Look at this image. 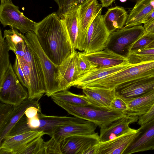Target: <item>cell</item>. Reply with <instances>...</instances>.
Returning <instances> with one entry per match:
<instances>
[{
	"label": "cell",
	"instance_id": "cell-1",
	"mask_svg": "<svg viewBox=\"0 0 154 154\" xmlns=\"http://www.w3.org/2000/svg\"><path fill=\"white\" fill-rule=\"evenodd\" d=\"M34 32L45 53L57 66L75 51L57 12L52 13L37 23Z\"/></svg>",
	"mask_w": 154,
	"mask_h": 154
},
{
	"label": "cell",
	"instance_id": "cell-2",
	"mask_svg": "<svg viewBox=\"0 0 154 154\" xmlns=\"http://www.w3.org/2000/svg\"><path fill=\"white\" fill-rule=\"evenodd\" d=\"M53 101L69 114L75 117L92 122L100 128L127 116L120 112L107 108L88 106H78L56 100Z\"/></svg>",
	"mask_w": 154,
	"mask_h": 154
},
{
	"label": "cell",
	"instance_id": "cell-3",
	"mask_svg": "<svg viewBox=\"0 0 154 154\" xmlns=\"http://www.w3.org/2000/svg\"><path fill=\"white\" fill-rule=\"evenodd\" d=\"M154 60L136 63L94 82V86L115 89L125 83L154 75Z\"/></svg>",
	"mask_w": 154,
	"mask_h": 154
},
{
	"label": "cell",
	"instance_id": "cell-4",
	"mask_svg": "<svg viewBox=\"0 0 154 154\" xmlns=\"http://www.w3.org/2000/svg\"><path fill=\"white\" fill-rule=\"evenodd\" d=\"M25 42L38 58L44 74L46 92L51 97L59 91L58 84V66L53 63L41 48L35 33L32 32L24 35Z\"/></svg>",
	"mask_w": 154,
	"mask_h": 154
},
{
	"label": "cell",
	"instance_id": "cell-5",
	"mask_svg": "<svg viewBox=\"0 0 154 154\" xmlns=\"http://www.w3.org/2000/svg\"><path fill=\"white\" fill-rule=\"evenodd\" d=\"M87 121L75 117L48 116L41 112L32 118H27L23 123L22 127L25 132L31 130L42 131L45 134L51 137L56 130L60 126Z\"/></svg>",
	"mask_w": 154,
	"mask_h": 154
},
{
	"label": "cell",
	"instance_id": "cell-6",
	"mask_svg": "<svg viewBox=\"0 0 154 154\" xmlns=\"http://www.w3.org/2000/svg\"><path fill=\"white\" fill-rule=\"evenodd\" d=\"M11 64L0 79V100L17 106L28 98V92L20 83Z\"/></svg>",
	"mask_w": 154,
	"mask_h": 154
},
{
	"label": "cell",
	"instance_id": "cell-7",
	"mask_svg": "<svg viewBox=\"0 0 154 154\" xmlns=\"http://www.w3.org/2000/svg\"><path fill=\"white\" fill-rule=\"evenodd\" d=\"M0 21L4 27L9 26L23 34L34 32L37 23L26 17L11 1L1 2Z\"/></svg>",
	"mask_w": 154,
	"mask_h": 154
},
{
	"label": "cell",
	"instance_id": "cell-8",
	"mask_svg": "<svg viewBox=\"0 0 154 154\" xmlns=\"http://www.w3.org/2000/svg\"><path fill=\"white\" fill-rule=\"evenodd\" d=\"M101 12L94 18L86 35L83 50L85 53L99 51L107 47L111 33L104 23Z\"/></svg>",
	"mask_w": 154,
	"mask_h": 154
},
{
	"label": "cell",
	"instance_id": "cell-9",
	"mask_svg": "<svg viewBox=\"0 0 154 154\" xmlns=\"http://www.w3.org/2000/svg\"><path fill=\"white\" fill-rule=\"evenodd\" d=\"M144 31L143 26L141 25L128 28L123 27L111 34L107 47L126 57L127 47L142 37Z\"/></svg>",
	"mask_w": 154,
	"mask_h": 154
},
{
	"label": "cell",
	"instance_id": "cell-10",
	"mask_svg": "<svg viewBox=\"0 0 154 154\" xmlns=\"http://www.w3.org/2000/svg\"><path fill=\"white\" fill-rule=\"evenodd\" d=\"M102 8L97 0L86 1L79 6L76 49L83 51L85 39L88 29L95 17L102 12Z\"/></svg>",
	"mask_w": 154,
	"mask_h": 154
},
{
	"label": "cell",
	"instance_id": "cell-11",
	"mask_svg": "<svg viewBox=\"0 0 154 154\" xmlns=\"http://www.w3.org/2000/svg\"><path fill=\"white\" fill-rule=\"evenodd\" d=\"M45 134L42 131L31 130L6 137L0 143V154H21L32 142Z\"/></svg>",
	"mask_w": 154,
	"mask_h": 154
},
{
	"label": "cell",
	"instance_id": "cell-12",
	"mask_svg": "<svg viewBox=\"0 0 154 154\" xmlns=\"http://www.w3.org/2000/svg\"><path fill=\"white\" fill-rule=\"evenodd\" d=\"M100 142L98 133L72 135L61 142L62 154H84L85 151Z\"/></svg>",
	"mask_w": 154,
	"mask_h": 154
},
{
	"label": "cell",
	"instance_id": "cell-13",
	"mask_svg": "<svg viewBox=\"0 0 154 154\" xmlns=\"http://www.w3.org/2000/svg\"><path fill=\"white\" fill-rule=\"evenodd\" d=\"M154 150V118L141 125L136 137L123 154Z\"/></svg>",
	"mask_w": 154,
	"mask_h": 154
},
{
	"label": "cell",
	"instance_id": "cell-14",
	"mask_svg": "<svg viewBox=\"0 0 154 154\" xmlns=\"http://www.w3.org/2000/svg\"><path fill=\"white\" fill-rule=\"evenodd\" d=\"M154 89V75L133 81L117 87L116 94L124 99L134 97Z\"/></svg>",
	"mask_w": 154,
	"mask_h": 154
},
{
	"label": "cell",
	"instance_id": "cell-15",
	"mask_svg": "<svg viewBox=\"0 0 154 154\" xmlns=\"http://www.w3.org/2000/svg\"><path fill=\"white\" fill-rule=\"evenodd\" d=\"M78 52L75 51L58 66L59 91L67 90L79 77L76 65Z\"/></svg>",
	"mask_w": 154,
	"mask_h": 154
},
{
	"label": "cell",
	"instance_id": "cell-16",
	"mask_svg": "<svg viewBox=\"0 0 154 154\" xmlns=\"http://www.w3.org/2000/svg\"><path fill=\"white\" fill-rule=\"evenodd\" d=\"M138 117L127 116L100 128V142L107 141L126 133L136 131V129L130 128L129 125L131 123L137 122Z\"/></svg>",
	"mask_w": 154,
	"mask_h": 154
},
{
	"label": "cell",
	"instance_id": "cell-17",
	"mask_svg": "<svg viewBox=\"0 0 154 154\" xmlns=\"http://www.w3.org/2000/svg\"><path fill=\"white\" fill-rule=\"evenodd\" d=\"M82 53L94 67H113L128 60L126 57L119 54L107 47L102 50L91 53Z\"/></svg>",
	"mask_w": 154,
	"mask_h": 154
},
{
	"label": "cell",
	"instance_id": "cell-18",
	"mask_svg": "<svg viewBox=\"0 0 154 154\" xmlns=\"http://www.w3.org/2000/svg\"><path fill=\"white\" fill-rule=\"evenodd\" d=\"M138 131V129L110 140L99 142L97 145L95 154H123L137 136Z\"/></svg>",
	"mask_w": 154,
	"mask_h": 154
},
{
	"label": "cell",
	"instance_id": "cell-19",
	"mask_svg": "<svg viewBox=\"0 0 154 154\" xmlns=\"http://www.w3.org/2000/svg\"><path fill=\"white\" fill-rule=\"evenodd\" d=\"M135 64L131 63L127 60L119 65L110 67H93L78 78L72 84V87L81 89L92 82Z\"/></svg>",
	"mask_w": 154,
	"mask_h": 154
},
{
	"label": "cell",
	"instance_id": "cell-20",
	"mask_svg": "<svg viewBox=\"0 0 154 154\" xmlns=\"http://www.w3.org/2000/svg\"><path fill=\"white\" fill-rule=\"evenodd\" d=\"M97 125L90 121L82 123L69 124L59 127L51 137L60 144L69 136L77 135H88L95 132Z\"/></svg>",
	"mask_w": 154,
	"mask_h": 154
},
{
	"label": "cell",
	"instance_id": "cell-21",
	"mask_svg": "<svg viewBox=\"0 0 154 154\" xmlns=\"http://www.w3.org/2000/svg\"><path fill=\"white\" fill-rule=\"evenodd\" d=\"M81 89L89 101L100 108L109 109L111 103L116 95L115 89L94 86H85Z\"/></svg>",
	"mask_w": 154,
	"mask_h": 154
},
{
	"label": "cell",
	"instance_id": "cell-22",
	"mask_svg": "<svg viewBox=\"0 0 154 154\" xmlns=\"http://www.w3.org/2000/svg\"><path fill=\"white\" fill-rule=\"evenodd\" d=\"M124 99L128 107L127 115L140 116L147 112L154 104V89L140 96Z\"/></svg>",
	"mask_w": 154,
	"mask_h": 154
},
{
	"label": "cell",
	"instance_id": "cell-23",
	"mask_svg": "<svg viewBox=\"0 0 154 154\" xmlns=\"http://www.w3.org/2000/svg\"><path fill=\"white\" fill-rule=\"evenodd\" d=\"M79 6L57 13L60 17L71 46L76 49L78 32V14Z\"/></svg>",
	"mask_w": 154,
	"mask_h": 154
},
{
	"label": "cell",
	"instance_id": "cell-24",
	"mask_svg": "<svg viewBox=\"0 0 154 154\" xmlns=\"http://www.w3.org/2000/svg\"><path fill=\"white\" fill-rule=\"evenodd\" d=\"M154 11V0H137L124 27L128 28L144 24Z\"/></svg>",
	"mask_w": 154,
	"mask_h": 154
},
{
	"label": "cell",
	"instance_id": "cell-25",
	"mask_svg": "<svg viewBox=\"0 0 154 154\" xmlns=\"http://www.w3.org/2000/svg\"><path fill=\"white\" fill-rule=\"evenodd\" d=\"M128 17L127 13L124 8L116 6L108 9L103 15V20L111 34L124 27Z\"/></svg>",
	"mask_w": 154,
	"mask_h": 154
},
{
	"label": "cell",
	"instance_id": "cell-26",
	"mask_svg": "<svg viewBox=\"0 0 154 154\" xmlns=\"http://www.w3.org/2000/svg\"><path fill=\"white\" fill-rule=\"evenodd\" d=\"M34 106L41 109L38 100H31L28 98L19 105L16 106L9 120L0 132V143L8 135L11 129L20 118L25 114L26 109Z\"/></svg>",
	"mask_w": 154,
	"mask_h": 154
},
{
	"label": "cell",
	"instance_id": "cell-27",
	"mask_svg": "<svg viewBox=\"0 0 154 154\" xmlns=\"http://www.w3.org/2000/svg\"><path fill=\"white\" fill-rule=\"evenodd\" d=\"M51 97L52 100H56L74 105L97 107L89 101L85 95L74 94L67 90L58 92L52 95Z\"/></svg>",
	"mask_w": 154,
	"mask_h": 154
},
{
	"label": "cell",
	"instance_id": "cell-28",
	"mask_svg": "<svg viewBox=\"0 0 154 154\" xmlns=\"http://www.w3.org/2000/svg\"><path fill=\"white\" fill-rule=\"evenodd\" d=\"M126 57L133 64L154 60V48L139 49L128 52Z\"/></svg>",
	"mask_w": 154,
	"mask_h": 154
},
{
	"label": "cell",
	"instance_id": "cell-29",
	"mask_svg": "<svg viewBox=\"0 0 154 154\" xmlns=\"http://www.w3.org/2000/svg\"><path fill=\"white\" fill-rule=\"evenodd\" d=\"M9 46L0 32V79L4 75L11 64L10 60Z\"/></svg>",
	"mask_w": 154,
	"mask_h": 154
},
{
	"label": "cell",
	"instance_id": "cell-30",
	"mask_svg": "<svg viewBox=\"0 0 154 154\" xmlns=\"http://www.w3.org/2000/svg\"><path fill=\"white\" fill-rule=\"evenodd\" d=\"M24 35L18 30L13 28L4 31L3 37L6 40L10 50L14 52L18 45L25 41Z\"/></svg>",
	"mask_w": 154,
	"mask_h": 154
},
{
	"label": "cell",
	"instance_id": "cell-31",
	"mask_svg": "<svg viewBox=\"0 0 154 154\" xmlns=\"http://www.w3.org/2000/svg\"><path fill=\"white\" fill-rule=\"evenodd\" d=\"M16 106L12 104L3 103L0 105V132L9 120Z\"/></svg>",
	"mask_w": 154,
	"mask_h": 154
},
{
	"label": "cell",
	"instance_id": "cell-32",
	"mask_svg": "<svg viewBox=\"0 0 154 154\" xmlns=\"http://www.w3.org/2000/svg\"><path fill=\"white\" fill-rule=\"evenodd\" d=\"M45 142L42 136L39 137L32 142L21 154H44Z\"/></svg>",
	"mask_w": 154,
	"mask_h": 154
},
{
	"label": "cell",
	"instance_id": "cell-33",
	"mask_svg": "<svg viewBox=\"0 0 154 154\" xmlns=\"http://www.w3.org/2000/svg\"><path fill=\"white\" fill-rule=\"evenodd\" d=\"M76 65L79 77L93 67L89 61L81 52H77Z\"/></svg>",
	"mask_w": 154,
	"mask_h": 154
},
{
	"label": "cell",
	"instance_id": "cell-34",
	"mask_svg": "<svg viewBox=\"0 0 154 154\" xmlns=\"http://www.w3.org/2000/svg\"><path fill=\"white\" fill-rule=\"evenodd\" d=\"M109 108L111 110L120 112L127 115L128 107L125 100L123 98L116 94Z\"/></svg>",
	"mask_w": 154,
	"mask_h": 154
},
{
	"label": "cell",
	"instance_id": "cell-35",
	"mask_svg": "<svg viewBox=\"0 0 154 154\" xmlns=\"http://www.w3.org/2000/svg\"><path fill=\"white\" fill-rule=\"evenodd\" d=\"M153 40L152 38L146 36L140 38L130 45L127 47L126 49L127 54L128 52L131 51L145 48Z\"/></svg>",
	"mask_w": 154,
	"mask_h": 154
},
{
	"label": "cell",
	"instance_id": "cell-36",
	"mask_svg": "<svg viewBox=\"0 0 154 154\" xmlns=\"http://www.w3.org/2000/svg\"><path fill=\"white\" fill-rule=\"evenodd\" d=\"M44 154H62L61 150V144L52 137L45 142Z\"/></svg>",
	"mask_w": 154,
	"mask_h": 154
},
{
	"label": "cell",
	"instance_id": "cell-37",
	"mask_svg": "<svg viewBox=\"0 0 154 154\" xmlns=\"http://www.w3.org/2000/svg\"><path fill=\"white\" fill-rule=\"evenodd\" d=\"M13 68L17 78L22 85L26 88L27 84L19 60L16 57Z\"/></svg>",
	"mask_w": 154,
	"mask_h": 154
},
{
	"label": "cell",
	"instance_id": "cell-38",
	"mask_svg": "<svg viewBox=\"0 0 154 154\" xmlns=\"http://www.w3.org/2000/svg\"><path fill=\"white\" fill-rule=\"evenodd\" d=\"M154 118V104L145 114L138 117L137 124L140 126Z\"/></svg>",
	"mask_w": 154,
	"mask_h": 154
},
{
	"label": "cell",
	"instance_id": "cell-39",
	"mask_svg": "<svg viewBox=\"0 0 154 154\" xmlns=\"http://www.w3.org/2000/svg\"><path fill=\"white\" fill-rule=\"evenodd\" d=\"M57 4L58 10L57 13L62 12L66 10L74 0H53Z\"/></svg>",
	"mask_w": 154,
	"mask_h": 154
},
{
	"label": "cell",
	"instance_id": "cell-40",
	"mask_svg": "<svg viewBox=\"0 0 154 154\" xmlns=\"http://www.w3.org/2000/svg\"><path fill=\"white\" fill-rule=\"evenodd\" d=\"M143 27L145 31L142 37L146 36L154 40V21L149 23L144 24Z\"/></svg>",
	"mask_w": 154,
	"mask_h": 154
},
{
	"label": "cell",
	"instance_id": "cell-41",
	"mask_svg": "<svg viewBox=\"0 0 154 154\" xmlns=\"http://www.w3.org/2000/svg\"><path fill=\"white\" fill-rule=\"evenodd\" d=\"M41 112V109L34 106H30L26 110L25 115L28 119L34 117L37 115L39 112Z\"/></svg>",
	"mask_w": 154,
	"mask_h": 154
},
{
	"label": "cell",
	"instance_id": "cell-42",
	"mask_svg": "<svg viewBox=\"0 0 154 154\" xmlns=\"http://www.w3.org/2000/svg\"><path fill=\"white\" fill-rule=\"evenodd\" d=\"M89 0H75L73 3L71 5L67 10L76 6H79L86 1Z\"/></svg>",
	"mask_w": 154,
	"mask_h": 154
},
{
	"label": "cell",
	"instance_id": "cell-43",
	"mask_svg": "<svg viewBox=\"0 0 154 154\" xmlns=\"http://www.w3.org/2000/svg\"><path fill=\"white\" fill-rule=\"evenodd\" d=\"M115 0H101L102 7H106L110 5Z\"/></svg>",
	"mask_w": 154,
	"mask_h": 154
},
{
	"label": "cell",
	"instance_id": "cell-44",
	"mask_svg": "<svg viewBox=\"0 0 154 154\" xmlns=\"http://www.w3.org/2000/svg\"><path fill=\"white\" fill-rule=\"evenodd\" d=\"M154 21V11L145 20L144 24L149 23Z\"/></svg>",
	"mask_w": 154,
	"mask_h": 154
},
{
	"label": "cell",
	"instance_id": "cell-45",
	"mask_svg": "<svg viewBox=\"0 0 154 154\" xmlns=\"http://www.w3.org/2000/svg\"><path fill=\"white\" fill-rule=\"evenodd\" d=\"M145 48H154V40L146 47Z\"/></svg>",
	"mask_w": 154,
	"mask_h": 154
},
{
	"label": "cell",
	"instance_id": "cell-46",
	"mask_svg": "<svg viewBox=\"0 0 154 154\" xmlns=\"http://www.w3.org/2000/svg\"><path fill=\"white\" fill-rule=\"evenodd\" d=\"M10 1H11V0H1V2Z\"/></svg>",
	"mask_w": 154,
	"mask_h": 154
},
{
	"label": "cell",
	"instance_id": "cell-47",
	"mask_svg": "<svg viewBox=\"0 0 154 154\" xmlns=\"http://www.w3.org/2000/svg\"><path fill=\"white\" fill-rule=\"evenodd\" d=\"M127 0H119V1L122 2H126Z\"/></svg>",
	"mask_w": 154,
	"mask_h": 154
},
{
	"label": "cell",
	"instance_id": "cell-48",
	"mask_svg": "<svg viewBox=\"0 0 154 154\" xmlns=\"http://www.w3.org/2000/svg\"></svg>",
	"mask_w": 154,
	"mask_h": 154
},
{
	"label": "cell",
	"instance_id": "cell-49",
	"mask_svg": "<svg viewBox=\"0 0 154 154\" xmlns=\"http://www.w3.org/2000/svg\"></svg>",
	"mask_w": 154,
	"mask_h": 154
}]
</instances>
